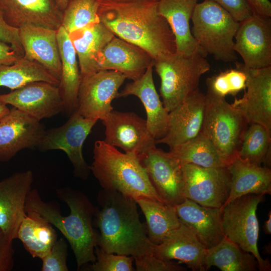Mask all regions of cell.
Instances as JSON below:
<instances>
[{"mask_svg":"<svg viewBox=\"0 0 271 271\" xmlns=\"http://www.w3.org/2000/svg\"><path fill=\"white\" fill-rule=\"evenodd\" d=\"M99 21L114 36L147 51L154 60L176 53L174 35L158 2L100 0Z\"/></svg>","mask_w":271,"mask_h":271,"instance_id":"1","label":"cell"},{"mask_svg":"<svg viewBox=\"0 0 271 271\" xmlns=\"http://www.w3.org/2000/svg\"><path fill=\"white\" fill-rule=\"evenodd\" d=\"M56 194L68 206V215H62L54 203L44 201L36 189H32L27 196L25 211L49 223L61 232L71 246L79 270L95 260L94 249L98 236L93 226L95 207L84 193L77 190L58 188Z\"/></svg>","mask_w":271,"mask_h":271,"instance_id":"2","label":"cell"},{"mask_svg":"<svg viewBox=\"0 0 271 271\" xmlns=\"http://www.w3.org/2000/svg\"><path fill=\"white\" fill-rule=\"evenodd\" d=\"M93 226L98 229L97 246L109 253L133 258L153 253L145 223L140 219L136 201L120 193L102 189L98 194Z\"/></svg>","mask_w":271,"mask_h":271,"instance_id":"3","label":"cell"},{"mask_svg":"<svg viewBox=\"0 0 271 271\" xmlns=\"http://www.w3.org/2000/svg\"><path fill=\"white\" fill-rule=\"evenodd\" d=\"M93 154L90 171L103 189L134 200L148 198L164 202L137 156L122 153L103 140L95 142Z\"/></svg>","mask_w":271,"mask_h":271,"instance_id":"4","label":"cell"},{"mask_svg":"<svg viewBox=\"0 0 271 271\" xmlns=\"http://www.w3.org/2000/svg\"><path fill=\"white\" fill-rule=\"evenodd\" d=\"M191 21V32L197 44L206 54L224 62L235 61L234 36L239 22L216 3L205 0L197 3Z\"/></svg>","mask_w":271,"mask_h":271,"instance_id":"5","label":"cell"},{"mask_svg":"<svg viewBox=\"0 0 271 271\" xmlns=\"http://www.w3.org/2000/svg\"><path fill=\"white\" fill-rule=\"evenodd\" d=\"M154 67L161 79L160 95L168 112L198 89L201 77L210 69L205 56L200 53L163 56L154 60Z\"/></svg>","mask_w":271,"mask_h":271,"instance_id":"6","label":"cell"},{"mask_svg":"<svg viewBox=\"0 0 271 271\" xmlns=\"http://www.w3.org/2000/svg\"><path fill=\"white\" fill-rule=\"evenodd\" d=\"M264 196L247 194L225 204L221 208L222 224L224 236L253 254L259 270L269 271L271 269L269 260L261 257L257 246L259 223L256 210Z\"/></svg>","mask_w":271,"mask_h":271,"instance_id":"7","label":"cell"},{"mask_svg":"<svg viewBox=\"0 0 271 271\" xmlns=\"http://www.w3.org/2000/svg\"><path fill=\"white\" fill-rule=\"evenodd\" d=\"M202 132L229 164L237 156L242 134L247 122L225 98L207 92Z\"/></svg>","mask_w":271,"mask_h":271,"instance_id":"8","label":"cell"},{"mask_svg":"<svg viewBox=\"0 0 271 271\" xmlns=\"http://www.w3.org/2000/svg\"><path fill=\"white\" fill-rule=\"evenodd\" d=\"M97 121L84 117L76 110L63 125L46 130L37 147L43 151H63L72 164L75 175L86 180L90 168L84 159L82 147Z\"/></svg>","mask_w":271,"mask_h":271,"instance_id":"9","label":"cell"},{"mask_svg":"<svg viewBox=\"0 0 271 271\" xmlns=\"http://www.w3.org/2000/svg\"><path fill=\"white\" fill-rule=\"evenodd\" d=\"M126 77L112 70H99L81 76L76 110L84 117L103 120L113 110L118 90Z\"/></svg>","mask_w":271,"mask_h":271,"instance_id":"10","label":"cell"},{"mask_svg":"<svg viewBox=\"0 0 271 271\" xmlns=\"http://www.w3.org/2000/svg\"><path fill=\"white\" fill-rule=\"evenodd\" d=\"M185 198L206 207L221 208L229 196L231 176L227 167L182 164Z\"/></svg>","mask_w":271,"mask_h":271,"instance_id":"11","label":"cell"},{"mask_svg":"<svg viewBox=\"0 0 271 271\" xmlns=\"http://www.w3.org/2000/svg\"><path fill=\"white\" fill-rule=\"evenodd\" d=\"M137 157L165 203L175 206L184 200L182 164L175 157L155 147Z\"/></svg>","mask_w":271,"mask_h":271,"instance_id":"12","label":"cell"},{"mask_svg":"<svg viewBox=\"0 0 271 271\" xmlns=\"http://www.w3.org/2000/svg\"><path fill=\"white\" fill-rule=\"evenodd\" d=\"M106 144L138 157L156 147L146 120L133 112L113 109L102 120Z\"/></svg>","mask_w":271,"mask_h":271,"instance_id":"13","label":"cell"},{"mask_svg":"<svg viewBox=\"0 0 271 271\" xmlns=\"http://www.w3.org/2000/svg\"><path fill=\"white\" fill-rule=\"evenodd\" d=\"M235 65L245 73L246 87L243 96L235 99L232 105L247 123H258L271 130V66L250 69L242 63Z\"/></svg>","mask_w":271,"mask_h":271,"instance_id":"14","label":"cell"},{"mask_svg":"<svg viewBox=\"0 0 271 271\" xmlns=\"http://www.w3.org/2000/svg\"><path fill=\"white\" fill-rule=\"evenodd\" d=\"M234 49L244 67L258 69L271 66V19L252 14L239 22Z\"/></svg>","mask_w":271,"mask_h":271,"instance_id":"15","label":"cell"},{"mask_svg":"<svg viewBox=\"0 0 271 271\" xmlns=\"http://www.w3.org/2000/svg\"><path fill=\"white\" fill-rule=\"evenodd\" d=\"M0 102L10 104L32 117L40 121L64 111L59 88L45 81H33L0 94Z\"/></svg>","mask_w":271,"mask_h":271,"instance_id":"16","label":"cell"},{"mask_svg":"<svg viewBox=\"0 0 271 271\" xmlns=\"http://www.w3.org/2000/svg\"><path fill=\"white\" fill-rule=\"evenodd\" d=\"M45 131L40 121L11 108L0 119V161H9L20 151L37 147Z\"/></svg>","mask_w":271,"mask_h":271,"instance_id":"17","label":"cell"},{"mask_svg":"<svg viewBox=\"0 0 271 271\" xmlns=\"http://www.w3.org/2000/svg\"><path fill=\"white\" fill-rule=\"evenodd\" d=\"M205 106V94L199 89L191 93L168 112L166 133L156 144H166L171 149L197 137L202 132Z\"/></svg>","mask_w":271,"mask_h":271,"instance_id":"18","label":"cell"},{"mask_svg":"<svg viewBox=\"0 0 271 271\" xmlns=\"http://www.w3.org/2000/svg\"><path fill=\"white\" fill-rule=\"evenodd\" d=\"M33 181L31 170L15 172L0 181V229L13 240L27 214L26 201Z\"/></svg>","mask_w":271,"mask_h":271,"instance_id":"19","label":"cell"},{"mask_svg":"<svg viewBox=\"0 0 271 271\" xmlns=\"http://www.w3.org/2000/svg\"><path fill=\"white\" fill-rule=\"evenodd\" d=\"M0 10L17 29L33 25L57 30L61 26L63 13L56 0H0Z\"/></svg>","mask_w":271,"mask_h":271,"instance_id":"20","label":"cell"},{"mask_svg":"<svg viewBox=\"0 0 271 271\" xmlns=\"http://www.w3.org/2000/svg\"><path fill=\"white\" fill-rule=\"evenodd\" d=\"M154 62L147 51L115 36L100 52L97 59L98 71H117L132 81L139 79Z\"/></svg>","mask_w":271,"mask_h":271,"instance_id":"21","label":"cell"},{"mask_svg":"<svg viewBox=\"0 0 271 271\" xmlns=\"http://www.w3.org/2000/svg\"><path fill=\"white\" fill-rule=\"evenodd\" d=\"M57 30L33 25L19 29L24 57L46 69L60 81L61 63L57 37Z\"/></svg>","mask_w":271,"mask_h":271,"instance_id":"22","label":"cell"},{"mask_svg":"<svg viewBox=\"0 0 271 271\" xmlns=\"http://www.w3.org/2000/svg\"><path fill=\"white\" fill-rule=\"evenodd\" d=\"M175 207L181 223L188 227L207 249L216 245L225 236L221 208L203 206L187 198Z\"/></svg>","mask_w":271,"mask_h":271,"instance_id":"23","label":"cell"},{"mask_svg":"<svg viewBox=\"0 0 271 271\" xmlns=\"http://www.w3.org/2000/svg\"><path fill=\"white\" fill-rule=\"evenodd\" d=\"M154 64L147 68L138 79L127 84L118 93V97L134 95L143 103L147 114V124L155 141L163 138L168 127V112L160 98L153 76Z\"/></svg>","mask_w":271,"mask_h":271,"instance_id":"24","label":"cell"},{"mask_svg":"<svg viewBox=\"0 0 271 271\" xmlns=\"http://www.w3.org/2000/svg\"><path fill=\"white\" fill-rule=\"evenodd\" d=\"M206 249L194 233L181 223L162 243L155 245L153 254L163 259L178 260L193 271H206Z\"/></svg>","mask_w":271,"mask_h":271,"instance_id":"25","label":"cell"},{"mask_svg":"<svg viewBox=\"0 0 271 271\" xmlns=\"http://www.w3.org/2000/svg\"><path fill=\"white\" fill-rule=\"evenodd\" d=\"M198 0H160L158 11L167 21L175 38L176 53L190 56L200 53L206 56L194 39L190 29Z\"/></svg>","mask_w":271,"mask_h":271,"instance_id":"26","label":"cell"},{"mask_svg":"<svg viewBox=\"0 0 271 271\" xmlns=\"http://www.w3.org/2000/svg\"><path fill=\"white\" fill-rule=\"evenodd\" d=\"M227 168L230 174L231 182L229 196L224 205L247 194H271L270 168L262 167L237 156Z\"/></svg>","mask_w":271,"mask_h":271,"instance_id":"27","label":"cell"},{"mask_svg":"<svg viewBox=\"0 0 271 271\" xmlns=\"http://www.w3.org/2000/svg\"><path fill=\"white\" fill-rule=\"evenodd\" d=\"M61 63V75L58 87L64 111L70 115L76 110L81 74L77 54L69 33L61 26L57 31Z\"/></svg>","mask_w":271,"mask_h":271,"instance_id":"28","label":"cell"},{"mask_svg":"<svg viewBox=\"0 0 271 271\" xmlns=\"http://www.w3.org/2000/svg\"><path fill=\"white\" fill-rule=\"evenodd\" d=\"M69 35L77 54L81 76L98 71V55L114 35L100 22Z\"/></svg>","mask_w":271,"mask_h":271,"instance_id":"29","label":"cell"},{"mask_svg":"<svg viewBox=\"0 0 271 271\" xmlns=\"http://www.w3.org/2000/svg\"><path fill=\"white\" fill-rule=\"evenodd\" d=\"M135 200L145 215L147 235L153 244H160L180 226L175 206L148 198Z\"/></svg>","mask_w":271,"mask_h":271,"instance_id":"30","label":"cell"},{"mask_svg":"<svg viewBox=\"0 0 271 271\" xmlns=\"http://www.w3.org/2000/svg\"><path fill=\"white\" fill-rule=\"evenodd\" d=\"M206 270L216 266L221 271H255L257 262L251 253L224 236L216 245L206 249Z\"/></svg>","mask_w":271,"mask_h":271,"instance_id":"31","label":"cell"},{"mask_svg":"<svg viewBox=\"0 0 271 271\" xmlns=\"http://www.w3.org/2000/svg\"><path fill=\"white\" fill-rule=\"evenodd\" d=\"M17 238L33 258L40 259L50 251L58 239L51 224L32 213H27L23 220Z\"/></svg>","mask_w":271,"mask_h":271,"instance_id":"32","label":"cell"},{"mask_svg":"<svg viewBox=\"0 0 271 271\" xmlns=\"http://www.w3.org/2000/svg\"><path fill=\"white\" fill-rule=\"evenodd\" d=\"M182 164H191L203 167H227L211 141L202 132L194 138L170 150Z\"/></svg>","mask_w":271,"mask_h":271,"instance_id":"33","label":"cell"},{"mask_svg":"<svg viewBox=\"0 0 271 271\" xmlns=\"http://www.w3.org/2000/svg\"><path fill=\"white\" fill-rule=\"evenodd\" d=\"M59 85V81L38 63L24 57L11 65H0V87L12 90L33 81Z\"/></svg>","mask_w":271,"mask_h":271,"instance_id":"34","label":"cell"},{"mask_svg":"<svg viewBox=\"0 0 271 271\" xmlns=\"http://www.w3.org/2000/svg\"><path fill=\"white\" fill-rule=\"evenodd\" d=\"M244 130L237 156L250 162L270 166V130L258 123H251Z\"/></svg>","mask_w":271,"mask_h":271,"instance_id":"35","label":"cell"},{"mask_svg":"<svg viewBox=\"0 0 271 271\" xmlns=\"http://www.w3.org/2000/svg\"><path fill=\"white\" fill-rule=\"evenodd\" d=\"M100 0H69L63 11L61 26L70 34L100 22Z\"/></svg>","mask_w":271,"mask_h":271,"instance_id":"36","label":"cell"},{"mask_svg":"<svg viewBox=\"0 0 271 271\" xmlns=\"http://www.w3.org/2000/svg\"><path fill=\"white\" fill-rule=\"evenodd\" d=\"M246 76L241 69L236 68L221 71L207 79V92L225 98L235 96L246 87Z\"/></svg>","mask_w":271,"mask_h":271,"instance_id":"37","label":"cell"},{"mask_svg":"<svg viewBox=\"0 0 271 271\" xmlns=\"http://www.w3.org/2000/svg\"><path fill=\"white\" fill-rule=\"evenodd\" d=\"M95 260L88 269L92 271H133L134 258L129 255L105 252L98 246L94 249Z\"/></svg>","mask_w":271,"mask_h":271,"instance_id":"38","label":"cell"},{"mask_svg":"<svg viewBox=\"0 0 271 271\" xmlns=\"http://www.w3.org/2000/svg\"><path fill=\"white\" fill-rule=\"evenodd\" d=\"M68 245L63 238L57 239L50 251L41 259L42 271H68Z\"/></svg>","mask_w":271,"mask_h":271,"instance_id":"39","label":"cell"},{"mask_svg":"<svg viewBox=\"0 0 271 271\" xmlns=\"http://www.w3.org/2000/svg\"><path fill=\"white\" fill-rule=\"evenodd\" d=\"M137 271H183L185 268L172 260L159 258L153 253L134 258Z\"/></svg>","mask_w":271,"mask_h":271,"instance_id":"40","label":"cell"},{"mask_svg":"<svg viewBox=\"0 0 271 271\" xmlns=\"http://www.w3.org/2000/svg\"><path fill=\"white\" fill-rule=\"evenodd\" d=\"M209 1L221 6L238 22L244 20L252 14L246 0Z\"/></svg>","mask_w":271,"mask_h":271,"instance_id":"41","label":"cell"},{"mask_svg":"<svg viewBox=\"0 0 271 271\" xmlns=\"http://www.w3.org/2000/svg\"><path fill=\"white\" fill-rule=\"evenodd\" d=\"M0 40L9 44L19 54L24 56V51L19 36V29L9 25L0 10Z\"/></svg>","mask_w":271,"mask_h":271,"instance_id":"42","label":"cell"},{"mask_svg":"<svg viewBox=\"0 0 271 271\" xmlns=\"http://www.w3.org/2000/svg\"><path fill=\"white\" fill-rule=\"evenodd\" d=\"M13 240L0 229V271H10L14 265Z\"/></svg>","mask_w":271,"mask_h":271,"instance_id":"43","label":"cell"},{"mask_svg":"<svg viewBox=\"0 0 271 271\" xmlns=\"http://www.w3.org/2000/svg\"><path fill=\"white\" fill-rule=\"evenodd\" d=\"M22 57L11 46L0 40V65L13 64Z\"/></svg>","mask_w":271,"mask_h":271,"instance_id":"44","label":"cell"},{"mask_svg":"<svg viewBox=\"0 0 271 271\" xmlns=\"http://www.w3.org/2000/svg\"><path fill=\"white\" fill-rule=\"evenodd\" d=\"M246 1L253 14L271 17V3L269 0H246Z\"/></svg>","mask_w":271,"mask_h":271,"instance_id":"45","label":"cell"},{"mask_svg":"<svg viewBox=\"0 0 271 271\" xmlns=\"http://www.w3.org/2000/svg\"><path fill=\"white\" fill-rule=\"evenodd\" d=\"M263 230L265 234H271V212L268 214V219L264 222L263 226Z\"/></svg>","mask_w":271,"mask_h":271,"instance_id":"46","label":"cell"},{"mask_svg":"<svg viewBox=\"0 0 271 271\" xmlns=\"http://www.w3.org/2000/svg\"><path fill=\"white\" fill-rule=\"evenodd\" d=\"M10 111L7 105L0 102V119Z\"/></svg>","mask_w":271,"mask_h":271,"instance_id":"47","label":"cell"},{"mask_svg":"<svg viewBox=\"0 0 271 271\" xmlns=\"http://www.w3.org/2000/svg\"><path fill=\"white\" fill-rule=\"evenodd\" d=\"M56 1L58 7L63 13V11L66 8L69 0H56Z\"/></svg>","mask_w":271,"mask_h":271,"instance_id":"48","label":"cell"},{"mask_svg":"<svg viewBox=\"0 0 271 271\" xmlns=\"http://www.w3.org/2000/svg\"><path fill=\"white\" fill-rule=\"evenodd\" d=\"M113 1H157L159 2L160 0H111Z\"/></svg>","mask_w":271,"mask_h":271,"instance_id":"49","label":"cell"}]
</instances>
